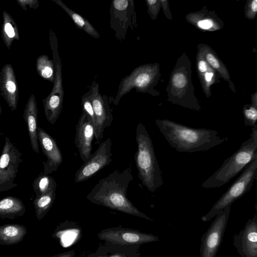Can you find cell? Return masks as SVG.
Segmentation results:
<instances>
[{
	"label": "cell",
	"mask_w": 257,
	"mask_h": 257,
	"mask_svg": "<svg viewBox=\"0 0 257 257\" xmlns=\"http://www.w3.org/2000/svg\"><path fill=\"white\" fill-rule=\"evenodd\" d=\"M186 21L200 30L215 31L222 29L224 23L214 11H210L206 7L195 12H191L185 16Z\"/></svg>",
	"instance_id": "obj_18"
},
{
	"label": "cell",
	"mask_w": 257,
	"mask_h": 257,
	"mask_svg": "<svg viewBox=\"0 0 257 257\" xmlns=\"http://www.w3.org/2000/svg\"><path fill=\"white\" fill-rule=\"evenodd\" d=\"M197 48V51L200 52L208 64L215 70L223 80L229 83L230 88L235 92V87L231 81L229 71L214 50L206 44H199Z\"/></svg>",
	"instance_id": "obj_22"
},
{
	"label": "cell",
	"mask_w": 257,
	"mask_h": 257,
	"mask_svg": "<svg viewBox=\"0 0 257 257\" xmlns=\"http://www.w3.org/2000/svg\"><path fill=\"white\" fill-rule=\"evenodd\" d=\"M36 70L42 78L54 83L55 70L53 61L46 55H42L36 60Z\"/></svg>",
	"instance_id": "obj_28"
},
{
	"label": "cell",
	"mask_w": 257,
	"mask_h": 257,
	"mask_svg": "<svg viewBox=\"0 0 257 257\" xmlns=\"http://www.w3.org/2000/svg\"><path fill=\"white\" fill-rule=\"evenodd\" d=\"M23 118L27 125V128L33 150L39 154V145L37 137L38 108L35 95L32 94L26 104Z\"/></svg>",
	"instance_id": "obj_19"
},
{
	"label": "cell",
	"mask_w": 257,
	"mask_h": 257,
	"mask_svg": "<svg viewBox=\"0 0 257 257\" xmlns=\"http://www.w3.org/2000/svg\"><path fill=\"white\" fill-rule=\"evenodd\" d=\"M137 151L135 161L138 177L143 185L155 192L163 184L162 173L156 157L152 140L144 125L139 122L136 128Z\"/></svg>",
	"instance_id": "obj_3"
},
{
	"label": "cell",
	"mask_w": 257,
	"mask_h": 257,
	"mask_svg": "<svg viewBox=\"0 0 257 257\" xmlns=\"http://www.w3.org/2000/svg\"><path fill=\"white\" fill-rule=\"evenodd\" d=\"M0 90L1 95L12 111L17 109L19 88L12 65L7 63L0 71Z\"/></svg>",
	"instance_id": "obj_17"
},
{
	"label": "cell",
	"mask_w": 257,
	"mask_h": 257,
	"mask_svg": "<svg viewBox=\"0 0 257 257\" xmlns=\"http://www.w3.org/2000/svg\"><path fill=\"white\" fill-rule=\"evenodd\" d=\"M160 66L159 63H155L141 65L136 68L120 82L114 104L117 105L121 98L134 88L139 92L160 95L159 92L154 89L161 75Z\"/></svg>",
	"instance_id": "obj_6"
},
{
	"label": "cell",
	"mask_w": 257,
	"mask_h": 257,
	"mask_svg": "<svg viewBox=\"0 0 257 257\" xmlns=\"http://www.w3.org/2000/svg\"><path fill=\"white\" fill-rule=\"evenodd\" d=\"M196 70L201 87L207 97L211 95V86L220 82V75L211 67L201 54L197 52L196 57Z\"/></svg>",
	"instance_id": "obj_20"
},
{
	"label": "cell",
	"mask_w": 257,
	"mask_h": 257,
	"mask_svg": "<svg viewBox=\"0 0 257 257\" xmlns=\"http://www.w3.org/2000/svg\"><path fill=\"white\" fill-rule=\"evenodd\" d=\"M22 153L10 139L6 137L0 157V192L9 191L18 186L15 183L18 168L23 160Z\"/></svg>",
	"instance_id": "obj_9"
},
{
	"label": "cell",
	"mask_w": 257,
	"mask_h": 257,
	"mask_svg": "<svg viewBox=\"0 0 257 257\" xmlns=\"http://www.w3.org/2000/svg\"><path fill=\"white\" fill-rule=\"evenodd\" d=\"M252 105L257 107V95L256 92L251 95V103Z\"/></svg>",
	"instance_id": "obj_37"
},
{
	"label": "cell",
	"mask_w": 257,
	"mask_h": 257,
	"mask_svg": "<svg viewBox=\"0 0 257 257\" xmlns=\"http://www.w3.org/2000/svg\"><path fill=\"white\" fill-rule=\"evenodd\" d=\"M148 12L153 20H155L161 8L160 0H147Z\"/></svg>",
	"instance_id": "obj_32"
},
{
	"label": "cell",
	"mask_w": 257,
	"mask_h": 257,
	"mask_svg": "<svg viewBox=\"0 0 257 257\" xmlns=\"http://www.w3.org/2000/svg\"><path fill=\"white\" fill-rule=\"evenodd\" d=\"M98 238L105 243L121 245H141L159 241L157 235L123 227H113L102 229Z\"/></svg>",
	"instance_id": "obj_11"
},
{
	"label": "cell",
	"mask_w": 257,
	"mask_h": 257,
	"mask_svg": "<svg viewBox=\"0 0 257 257\" xmlns=\"http://www.w3.org/2000/svg\"><path fill=\"white\" fill-rule=\"evenodd\" d=\"M233 239V245L241 257H257L256 213L238 234H234Z\"/></svg>",
	"instance_id": "obj_15"
},
{
	"label": "cell",
	"mask_w": 257,
	"mask_h": 257,
	"mask_svg": "<svg viewBox=\"0 0 257 257\" xmlns=\"http://www.w3.org/2000/svg\"><path fill=\"white\" fill-rule=\"evenodd\" d=\"M56 197V190L36 196L33 201L35 214L38 220H41L52 207Z\"/></svg>",
	"instance_id": "obj_27"
},
{
	"label": "cell",
	"mask_w": 257,
	"mask_h": 257,
	"mask_svg": "<svg viewBox=\"0 0 257 257\" xmlns=\"http://www.w3.org/2000/svg\"><path fill=\"white\" fill-rule=\"evenodd\" d=\"M231 206L225 207L216 215L201 238L200 257H216L229 218Z\"/></svg>",
	"instance_id": "obj_10"
},
{
	"label": "cell",
	"mask_w": 257,
	"mask_h": 257,
	"mask_svg": "<svg viewBox=\"0 0 257 257\" xmlns=\"http://www.w3.org/2000/svg\"><path fill=\"white\" fill-rule=\"evenodd\" d=\"M37 137L39 145L47 158V161L43 162V174L49 175L56 171L62 163V154L55 140L40 127H38Z\"/></svg>",
	"instance_id": "obj_16"
},
{
	"label": "cell",
	"mask_w": 257,
	"mask_h": 257,
	"mask_svg": "<svg viewBox=\"0 0 257 257\" xmlns=\"http://www.w3.org/2000/svg\"><path fill=\"white\" fill-rule=\"evenodd\" d=\"M257 14V0H248L244 7L245 17L250 20L254 19Z\"/></svg>",
	"instance_id": "obj_33"
},
{
	"label": "cell",
	"mask_w": 257,
	"mask_h": 257,
	"mask_svg": "<svg viewBox=\"0 0 257 257\" xmlns=\"http://www.w3.org/2000/svg\"><path fill=\"white\" fill-rule=\"evenodd\" d=\"M161 8H162L166 17L170 20H172V16L170 10L169 2L167 0H160Z\"/></svg>",
	"instance_id": "obj_35"
},
{
	"label": "cell",
	"mask_w": 257,
	"mask_h": 257,
	"mask_svg": "<svg viewBox=\"0 0 257 257\" xmlns=\"http://www.w3.org/2000/svg\"><path fill=\"white\" fill-rule=\"evenodd\" d=\"M257 176V158L249 163L227 191L213 205L210 210L201 218L202 221H210L225 207L231 206L237 199L249 191Z\"/></svg>",
	"instance_id": "obj_7"
},
{
	"label": "cell",
	"mask_w": 257,
	"mask_h": 257,
	"mask_svg": "<svg viewBox=\"0 0 257 257\" xmlns=\"http://www.w3.org/2000/svg\"><path fill=\"white\" fill-rule=\"evenodd\" d=\"M167 100L185 108L200 111V102L194 94L192 81V63L184 52L178 59L166 88Z\"/></svg>",
	"instance_id": "obj_4"
},
{
	"label": "cell",
	"mask_w": 257,
	"mask_h": 257,
	"mask_svg": "<svg viewBox=\"0 0 257 257\" xmlns=\"http://www.w3.org/2000/svg\"><path fill=\"white\" fill-rule=\"evenodd\" d=\"M245 126L251 127L257 126V107L253 105L246 104L242 109Z\"/></svg>",
	"instance_id": "obj_30"
},
{
	"label": "cell",
	"mask_w": 257,
	"mask_h": 257,
	"mask_svg": "<svg viewBox=\"0 0 257 257\" xmlns=\"http://www.w3.org/2000/svg\"><path fill=\"white\" fill-rule=\"evenodd\" d=\"M2 107H1V104H0V115L2 114Z\"/></svg>",
	"instance_id": "obj_38"
},
{
	"label": "cell",
	"mask_w": 257,
	"mask_h": 257,
	"mask_svg": "<svg viewBox=\"0 0 257 257\" xmlns=\"http://www.w3.org/2000/svg\"><path fill=\"white\" fill-rule=\"evenodd\" d=\"M133 180L132 168L115 170L98 181L86 196L90 202L149 221L153 219L140 211L127 197V189Z\"/></svg>",
	"instance_id": "obj_1"
},
{
	"label": "cell",
	"mask_w": 257,
	"mask_h": 257,
	"mask_svg": "<svg viewBox=\"0 0 257 257\" xmlns=\"http://www.w3.org/2000/svg\"><path fill=\"white\" fill-rule=\"evenodd\" d=\"M16 2L21 8L25 10H27V6L31 9H37L39 6L38 0H16Z\"/></svg>",
	"instance_id": "obj_34"
},
{
	"label": "cell",
	"mask_w": 257,
	"mask_h": 257,
	"mask_svg": "<svg viewBox=\"0 0 257 257\" xmlns=\"http://www.w3.org/2000/svg\"><path fill=\"white\" fill-rule=\"evenodd\" d=\"M26 212L22 201L14 196H7L0 200V218L13 219L23 216Z\"/></svg>",
	"instance_id": "obj_24"
},
{
	"label": "cell",
	"mask_w": 257,
	"mask_h": 257,
	"mask_svg": "<svg viewBox=\"0 0 257 257\" xmlns=\"http://www.w3.org/2000/svg\"><path fill=\"white\" fill-rule=\"evenodd\" d=\"M95 139L94 124L90 116L83 110L76 125L74 144L81 159L85 162L91 155L92 141Z\"/></svg>",
	"instance_id": "obj_14"
},
{
	"label": "cell",
	"mask_w": 257,
	"mask_h": 257,
	"mask_svg": "<svg viewBox=\"0 0 257 257\" xmlns=\"http://www.w3.org/2000/svg\"><path fill=\"white\" fill-rule=\"evenodd\" d=\"M82 110L84 111L91 118L94 124L95 116L92 104L90 99V90L81 97Z\"/></svg>",
	"instance_id": "obj_31"
},
{
	"label": "cell",
	"mask_w": 257,
	"mask_h": 257,
	"mask_svg": "<svg viewBox=\"0 0 257 257\" xmlns=\"http://www.w3.org/2000/svg\"><path fill=\"white\" fill-rule=\"evenodd\" d=\"M27 232L23 225L9 223L0 226V244L13 245L23 240Z\"/></svg>",
	"instance_id": "obj_23"
},
{
	"label": "cell",
	"mask_w": 257,
	"mask_h": 257,
	"mask_svg": "<svg viewBox=\"0 0 257 257\" xmlns=\"http://www.w3.org/2000/svg\"><path fill=\"white\" fill-rule=\"evenodd\" d=\"M0 257H2V256H0Z\"/></svg>",
	"instance_id": "obj_39"
},
{
	"label": "cell",
	"mask_w": 257,
	"mask_h": 257,
	"mask_svg": "<svg viewBox=\"0 0 257 257\" xmlns=\"http://www.w3.org/2000/svg\"><path fill=\"white\" fill-rule=\"evenodd\" d=\"M140 245H121L105 243L87 257H140Z\"/></svg>",
	"instance_id": "obj_21"
},
{
	"label": "cell",
	"mask_w": 257,
	"mask_h": 257,
	"mask_svg": "<svg viewBox=\"0 0 257 257\" xmlns=\"http://www.w3.org/2000/svg\"><path fill=\"white\" fill-rule=\"evenodd\" d=\"M251 130L250 138L243 142L231 156L225 160L217 171L203 182L202 187L214 188L222 186L257 158V126L252 127Z\"/></svg>",
	"instance_id": "obj_5"
},
{
	"label": "cell",
	"mask_w": 257,
	"mask_h": 257,
	"mask_svg": "<svg viewBox=\"0 0 257 257\" xmlns=\"http://www.w3.org/2000/svg\"><path fill=\"white\" fill-rule=\"evenodd\" d=\"M111 140L108 138L101 142L95 152L77 170L74 183L86 181L111 162Z\"/></svg>",
	"instance_id": "obj_12"
},
{
	"label": "cell",
	"mask_w": 257,
	"mask_h": 257,
	"mask_svg": "<svg viewBox=\"0 0 257 257\" xmlns=\"http://www.w3.org/2000/svg\"><path fill=\"white\" fill-rule=\"evenodd\" d=\"M52 1L65 11L72 19L78 28L83 30L93 38H98L99 37V34L98 32L87 20L84 18L76 12L69 9L62 1Z\"/></svg>",
	"instance_id": "obj_26"
},
{
	"label": "cell",
	"mask_w": 257,
	"mask_h": 257,
	"mask_svg": "<svg viewBox=\"0 0 257 257\" xmlns=\"http://www.w3.org/2000/svg\"><path fill=\"white\" fill-rule=\"evenodd\" d=\"M49 38L54 66L55 79L52 91L42 101L46 119L53 124L61 112L64 91L62 83V64L58 51L57 39L52 29L50 30Z\"/></svg>",
	"instance_id": "obj_8"
},
{
	"label": "cell",
	"mask_w": 257,
	"mask_h": 257,
	"mask_svg": "<svg viewBox=\"0 0 257 257\" xmlns=\"http://www.w3.org/2000/svg\"><path fill=\"white\" fill-rule=\"evenodd\" d=\"M155 122L170 146L180 152L204 151L228 140L215 130L192 128L167 119Z\"/></svg>",
	"instance_id": "obj_2"
},
{
	"label": "cell",
	"mask_w": 257,
	"mask_h": 257,
	"mask_svg": "<svg viewBox=\"0 0 257 257\" xmlns=\"http://www.w3.org/2000/svg\"><path fill=\"white\" fill-rule=\"evenodd\" d=\"M3 19L1 37L6 46L9 49L14 40H20L19 29L15 20L6 11L3 12Z\"/></svg>",
	"instance_id": "obj_25"
},
{
	"label": "cell",
	"mask_w": 257,
	"mask_h": 257,
	"mask_svg": "<svg viewBox=\"0 0 257 257\" xmlns=\"http://www.w3.org/2000/svg\"><path fill=\"white\" fill-rule=\"evenodd\" d=\"M89 90L95 116V144H99L103 139L105 129L111 125L113 118L106 96L99 93L98 84L93 81Z\"/></svg>",
	"instance_id": "obj_13"
},
{
	"label": "cell",
	"mask_w": 257,
	"mask_h": 257,
	"mask_svg": "<svg viewBox=\"0 0 257 257\" xmlns=\"http://www.w3.org/2000/svg\"><path fill=\"white\" fill-rule=\"evenodd\" d=\"M57 183L55 179L48 175L40 174L34 180L32 186L36 196H39L56 190Z\"/></svg>",
	"instance_id": "obj_29"
},
{
	"label": "cell",
	"mask_w": 257,
	"mask_h": 257,
	"mask_svg": "<svg viewBox=\"0 0 257 257\" xmlns=\"http://www.w3.org/2000/svg\"><path fill=\"white\" fill-rule=\"evenodd\" d=\"M75 253L74 250H71L49 257H75Z\"/></svg>",
	"instance_id": "obj_36"
}]
</instances>
